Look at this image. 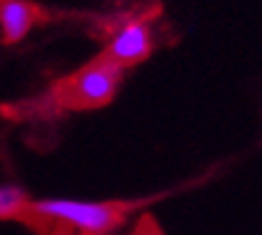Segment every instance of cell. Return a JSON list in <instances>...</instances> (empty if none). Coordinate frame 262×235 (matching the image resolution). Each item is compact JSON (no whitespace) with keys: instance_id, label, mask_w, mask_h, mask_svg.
<instances>
[{"instance_id":"1","label":"cell","mask_w":262,"mask_h":235,"mask_svg":"<svg viewBox=\"0 0 262 235\" xmlns=\"http://www.w3.org/2000/svg\"><path fill=\"white\" fill-rule=\"evenodd\" d=\"M29 212L39 219L58 221L82 235H111L123 223V212L108 202H87L68 197H46L32 202Z\"/></svg>"},{"instance_id":"2","label":"cell","mask_w":262,"mask_h":235,"mask_svg":"<svg viewBox=\"0 0 262 235\" xmlns=\"http://www.w3.org/2000/svg\"><path fill=\"white\" fill-rule=\"evenodd\" d=\"M125 67L116 65L106 55L96 58L94 63L82 67L75 77L65 84L63 101L77 108H99L113 101L123 84Z\"/></svg>"},{"instance_id":"3","label":"cell","mask_w":262,"mask_h":235,"mask_svg":"<svg viewBox=\"0 0 262 235\" xmlns=\"http://www.w3.org/2000/svg\"><path fill=\"white\" fill-rule=\"evenodd\" d=\"M154 51V34H151V22L147 19H133L125 22L120 29L113 32V36L106 43L103 55L113 60L120 67H130L147 60Z\"/></svg>"},{"instance_id":"4","label":"cell","mask_w":262,"mask_h":235,"mask_svg":"<svg viewBox=\"0 0 262 235\" xmlns=\"http://www.w3.org/2000/svg\"><path fill=\"white\" fill-rule=\"evenodd\" d=\"M36 22V8L27 0H0V36L3 43H19Z\"/></svg>"},{"instance_id":"5","label":"cell","mask_w":262,"mask_h":235,"mask_svg":"<svg viewBox=\"0 0 262 235\" xmlns=\"http://www.w3.org/2000/svg\"><path fill=\"white\" fill-rule=\"evenodd\" d=\"M32 199L27 190L19 185H0V221L15 219L19 214L29 212Z\"/></svg>"}]
</instances>
